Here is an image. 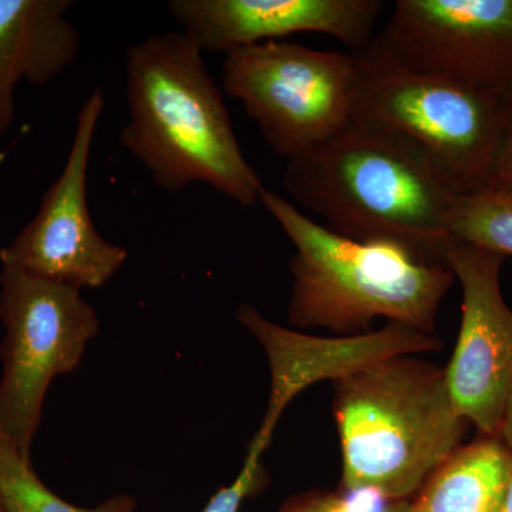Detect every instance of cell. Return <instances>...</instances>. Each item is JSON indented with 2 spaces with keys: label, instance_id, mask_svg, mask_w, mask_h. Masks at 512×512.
I'll list each match as a JSON object with an SVG mask.
<instances>
[{
  "label": "cell",
  "instance_id": "1",
  "mask_svg": "<svg viewBox=\"0 0 512 512\" xmlns=\"http://www.w3.org/2000/svg\"><path fill=\"white\" fill-rule=\"evenodd\" d=\"M202 55L181 32L148 36L128 47L130 120L120 146L163 190L202 183L242 208L254 207L264 184L239 146L224 96Z\"/></svg>",
  "mask_w": 512,
  "mask_h": 512
},
{
  "label": "cell",
  "instance_id": "2",
  "mask_svg": "<svg viewBox=\"0 0 512 512\" xmlns=\"http://www.w3.org/2000/svg\"><path fill=\"white\" fill-rule=\"evenodd\" d=\"M282 185L336 234L400 242L444 262L456 195L429 161L399 138L350 121L286 161Z\"/></svg>",
  "mask_w": 512,
  "mask_h": 512
},
{
  "label": "cell",
  "instance_id": "3",
  "mask_svg": "<svg viewBox=\"0 0 512 512\" xmlns=\"http://www.w3.org/2000/svg\"><path fill=\"white\" fill-rule=\"evenodd\" d=\"M259 202L295 248L289 261L293 328L339 336L370 332L376 319L434 333L454 275L446 262L396 241H357L330 231L278 192Z\"/></svg>",
  "mask_w": 512,
  "mask_h": 512
},
{
  "label": "cell",
  "instance_id": "4",
  "mask_svg": "<svg viewBox=\"0 0 512 512\" xmlns=\"http://www.w3.org/2000/svg\"><path fill=\"white\" fill-rule=\"evenodd\" d=\"M332 383L342 490L410 500L461 447L468 421L433 363L386 357Z\"/></svg>",
  "mask_w": 512,
  "mask_h": 512
},
{
  "label": "cell",
  "instance_id": "5",
  "mask_svg": "<svg viewBox=\"0 0 512 512\" xmlns=\"http://www.w3.org/2000/svg\"><path fill=\"white\" fill-rule=\"evenodd\" d=\"M355 53L350 121L414 148L456 197L490 191L512 99Z\"/></svg>",
  "mask_w": 512,
  "mask_h": 512
},
{
  "label": "cell",
  "instance_id": "6",
  "mask_svg": "<svg viewBox=\"0 0 512 512\" xmlns=\"http://www.w3.org/2000/svg\"><path fill=\"white\" fill-rule=\"evenodd\" d=\"M0 320V433L32 461L47 390L80 366L100 320L80 289L9 266L0 269Z\"/></svg>",
  "mask_w": 512,
  "mask_h": 512
},
{
  "label": "cell",
  "instance_id": "7",
  "mask_svg": "<svg viewBox=\"0 0 512 512\" xmlns=\"http://www.w3.org/2000/svg\"><path fill=\"white\" fill-rule=\"evenodd\" d=\"M357 55L271 40L235 50L222 89L239 101L286 161L335 136L352 120Z\"/></svg>",
  "mask_w": 512,
  "mask_h": 512
},
{
  "label": "cell",
  "instance_id": "8",
  "mask_svg": "<svg viewBox=\"0 0 512 512\" xmlns=\"http://www.w3.org/2000/svg\"><path fill=\"white\" fill-rule=\"evenodd\" d=\"M366 52L512 99V0H396Z\"/></svg>",
  "mask_w": 512,
  "mask_h": 512
},
{
  "label": "cell",
  "instance_id": "9",
  "mask_svg": "<svg viewBox=\"0 0 512 512\" xmlns=\"http://www.w3.org/2000/svg\"><path fill=\"white\" fill-rule=\"evenodd\" d=\"M104 104L101 89L84 101L62 173L36 217L0 249V265L82 289L106 285L126 264V249L101 237L87 207V171Z\"/></svg>",
  "mask_w": 512,
  "mask_h": 512
},
{
  "label": "cell",
  "instance_id": "10",
  "mask_svg": "<svg viewBox=\"0 0 512 512\" xmlns=\"http://www.w3.org/2000/svg\"><path fill=\"white\" fill-rule=\"evenodd\" d=\"M503 255L451 238L444 262L463 292L456 349L446 372L457 412L481 436H500L512 376V309L501 291Z\"/></svg>",
  "mask_w": 512,
  "mask_h": 512
},
{
  "label": "cell",
  "instance_id": "11",
  "mask_svg": "<svg viewBox=\"0 0 512 512\" xmlns=\"http://www.w3.org/2000/svg\"><path fill=\"white\" fill-rule=\"evenodd\" d=\"M237 320L261 343L269 370L271 392L261 427L251 446L266 450L282 413L303 390L322 380H335L386 357L439 352L434 333L387 322L384 328L353 336L320 338L271 322L254 306L241 303Z\"/></svg>",
  "mask_w": 512,
  "mask_h": 512
},
{
  "label": "cell",
  "instance_id": "12",
  "mask_svg": "<svg viewBox=\"0 0 512 512\" xmlns=\"http://www.w3.org/2000/svg\"><path fill=\"white\" fill-rule=\"evenodd\" d=\"M183 33L202 53L225 55L296 33L335 37L362 52L386 9L380 0H171Z\"/></svg>",
  "mask_w": 512,
  "mask_h": 512
},
{
  "label": "cell",
  "instance_id": "13",
  "mask_svg": "<svg viewBox=\"0 0 512 512\" xmlns=\"http://www.w3.org/2000/svg\"><path fill=\"white\" fill-rule=\"evenodd\" d=\"M72 6L70 0H0V136L15 121L16 87H45L79 56V30L66 18Z\"/></svg>",
  "mask_w": 512,
  "mask_h": 512
},
{
  "label": "cell",
  "instance_id": "14",
  "mask_svg": "<svg viewBox=\"0 0 512 512\" xmlns=\"http://www.w3.org/2000/svg\"><path fill=\"white\" fill-rule=\"evenodd\" d=\"M512 476V451L498 437L461 446L427 480L412 512H498Z\"/></svg>",
  "mask_w": 512,
  "mask_h": 512
},
{
  "label": "cell",
  "instance_id": "15",
  "mask_svg": "<svg viewBox=\"0 0 512 512\" xmlns=\"http://www.w3.org/2000/svg\"><path fill=\"white\" fill-rule=\"evenodd\" d=\"M0 507L5 512H136L137 500L119 494L93 508L67 503L40 480L32 461L0 433Z\"/></svg>",
  "mask_w": 512,
  "mask_h": 512
},
{
  "label": "cell",
  "instance_id": "16",
  "mask_svg": "<svg viewBox=\"0 0 512 512\" xmlns=\"http://www.w3.org/2000/svg\"><path fill=\"white\" fill-rule=\"evenodd\" d=\"M448 229L460 241L504 258L512 256V197L493 192L456 197L448 214Z\"/></svg>",
  "mask_w": 512,
  "mask_h": 512
},
{
  "label": "cell",
  "instance_id": "17",
  "mask_svg": "<svg viewBox=\"0 0 512 512\" xmlns=\"http://www.w3.org/2000/svg\"><path fill=\"white\" fill-rule=\"evenodd\" d=\"M413 500H390L370 490H312L293 495L276 512H412Z\"/></svg>",
  "mask_w": 512,
  "mask_h": 512
},
{
  "label": "cell",
  "instance_id": "18",
  "mask_svg": "<svg viewBox=\"0 0 512 512\" xmlns=\"http://www.w3.org/2000/svg\"><path fill=\"white\" fill-rule=\"evenodd\" d=\"M261 457H245L244 466L239 471L234 483L222 487L217 494L212 495L210 503L202 512H239L242 503L249 495L261 487L262 466Z\"/></svg>",
  "mask_w": 512,
  "mask_h": 512
},
{
  "label": "cell",
  "instance_id": "19",
  "mask_svg": "<svg viewBox=\"0 0 512 512\" xmlns=\"http://www.w3.org/2000/svg\"><path fill=\"white\" fill-rule=\"evenodd\" d=\"M488 192L512 197V114Z\"/></svg>",
  "mask_w": 512,
  "mask_h": 512
},
{
  "label": "cell",
  "instance_id": "20",
  "mask_svg": "<svg viewBox=\"0 0 512 512\" xmlns=\"http://www.w3.org/2000/svg\"><path fill=\"white\" fill-rule=\"evenodd\" d=\"M498 439L503 441L505 446L512 451V376L510 389H508L507 403H505V412L503 424H501L500 436Z\"/></svg>",
  "mask_w": 512,
  "mask_h": 512
},
{
  "label": "cell",
  "instance_id": "21",
  "mask_svg": "<svg viewBox=\"0 0 512 512\" xmlns=\"http://www.w3.org/2000/svg\"><path fill=\"white\" fill-rule=\"evenodd\" d=\"M498 512H512V476L510 483H508L507 491H505L503 504H501L500 511Z\"/></svg>",
  "mask_w": 512,
  "mask_h": 512
},
{
  "label": "cell",
  "instance_id": "22",
  "mask_svg": "<svg viewBox=\"0 0 512 512\" xmlns=\"http://www.w3.org/2000/svg\"><path fill=\"white\" fill-rule=\"evenodd\" d=\"M0 512H5V511L2 510V507H0Z\"/></svg>",
  "mask_w": 512,
  "mask_h": 512
}]
</instances>
